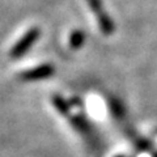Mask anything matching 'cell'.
Listing matches in <instances>:
<instances>
[{"label":"cell","mask_w":157,"mask_h":157,"mask_svg":"<svg viewBox=\"0 0 157 157\" xmlns=\"http://www.w3.org/2000/svg\"><path fill=\"white\" fill-rule=\"evenodd\" d=\"M88 7L90 8L93 14H96L97 17V24L102 34L105 36H110L114 32V24H113L111 18L107 16V13L102 8V2L101 0H86Z\"/></svg>","instance_id":"cell-1"},{"label":"cell","mask_w":157,"mask_h":157,"mask_svg":"<svg viewBox=\"0 0 157 157\" xmlns=\"http://www.w3.org/2000/svg\"><path fill=\"white\" fill-rule=\"evenodd\" d=\"M38 36H39V30L37 28H33V29H30V30H28L25 36H24L16 45L13 46V48L11 50V56L17 58V56L24 55V54L28 51V48L37 41Z\"/></svg>","instance_id":"cell-2"},{"label":"cell","mask_w":157,"mask_h":157,"mask_svg":"<svg viewBox=\"0 0 157 157\" xmlns=\"http://www.w3.org/2000/svg\"><path fill=\"white\" fill-rule=\"evenodd\" d=\"M54 73V67L50 64H43V66H38L33 70H29L26 72H24L21 77L24 80H39V78H45L51 76Z\"/></svg>","instance_id":"cell-3"},{"label":"cell","mask_w":157,"mask_h":157,"mask_svg":"<svg viewBox=\"0 0 157 157\" xmlns=\"http://www.w3.org/2000/svg\"><path fill=\"white\" fill-rule=\"evenodd\" d=\"M85 41V34L81 30H73L71 37H70V46L71 48H78L82 46V43Z\"/></svg>","instance_id":"cell-4"},{"label":"cell","mask_w":157,"mask_h":157,"mask_svg":"<svg viewBox=\"0 0 157 157\" xmlns=\"http://www.w3.org/2000/svg\"><path fill=\"white\" fill-rule=\"evenodd\" d=\"M54 102H55V106H56L62 113H63V111H64V113L67 111V105H66L64 102H63L59 97H54Z\"/></svg>","instance_id":"cell-5"}]
</instances>
